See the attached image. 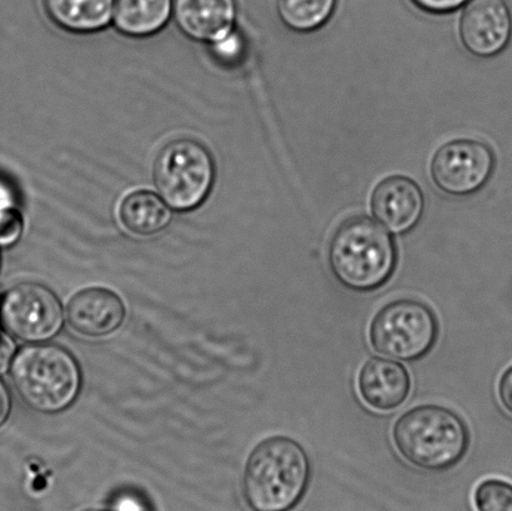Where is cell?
<instances>
[{"label": "cell", "instance_id": "obj_25", "mask_svg": "<svg viewBox=\"0 0 512 511\" xmlns=\"http://www.w3.org/2000/svg\"><path fill=\"white\" fill-rule=\"evenodd\" d=\"M115 511H147L142 504L133 498H125L117 504Z\"/></svg>", "mask_w": 512, "mask_h": 511}, {"label": "cell", "instance_id": "obj_4", "mask_svg": "<svg viewBox=\"0 0 512 511\" xmlns=\"http://www.w3.org/2000/svg\"><path fill=\"white\" fill-rule=\"evenodd\" d=\"M10 374L20 397L40 413L54 414L67 409L77 399L82 385L73 355L52 344L20 350Z\"/></svg>", "mask_w": 512, "mask_h": 511}, {"label": "cell", "instance_id": "obj_16", "mask_svg": "<svg viewBox=\"0 0 512 511\" xmlns=\"http://www.w3.org/2000/svg\"><path fill=\"white\" fill-rule=\"evenodd\" d=\"M120 222L130 233L153 235L168 227L172 213L162 198L148 190L127 195L119 208Z\"/></svg>", "mask_w": 512, "mask_h": 511}, {"label": "cell", "instance_id": "obj_11", "mask_svg": "<svg viewBox=\"0 0 512 511\" xmlns=\"http://www.w3.org/2000/svg\"><path fill=\"white\" fill-rule=\"evenodd\" d=\"M175 24L195 42L217 43L234 30L235 0H174Z\"/></svg>", "mask_w": 512, "mask_h": 511}, {"label": "cell", "instance_id": "obj_7", "mask_svg": "<svg viewBox=\"0 0 512 511\" xmlns=\"http://www.w3.org/2000/svg\"><path fill=\"white\" fill-rule=\"evenodd\" d=\"M63 319V308L57 295L44 285H15L4 294L0 303L3 327L24 342H47L62 329Z\"/></svg>", "mask_w": 512, "mask_h": 511}, {"label": "cell", "instance_id": "obj_18", "mask_svg": "<svg viewBox=\"0 0 512 511\" xmlns=\"http://www.w3.org/2000/svg\"><path fill=\"white\" fill-rule=\"evenodd\" d=\"M478 511H512V484L503 479H486L474 493Z\"/></svg>", "mask_w": 512, "mask_h": 511}, {"label": "cell", "instance_id": "obj_17", "mask_svg": "<svg viewBox=\"0 0 512 511\" xmlns=\"http://www.w3.org/2000/svg\"><path fill=\"white\" fill-rule=\"evenodd\" d=\"M281 23L295 33H313L333 17L338 0H276Z\"/></svg>", "mask_w": 512, "mask_h": 511}, {"label": "cell", "instance_id": "obj_19", "mask_svg": "<svg viewBox=\"0 0 512 511\" xmlns=\"http://www.w3.org/2000/svg\"><path fill=\"white\" fill-rule=\"evenodd\" d=\"M22 234V217L7 185L0 183V244H12Z\"/></svg>", "mask_w": 512, "mask_h": 511}, {"label": "cell", "instance_id": "obj_8", "mask_svg": "<svg viewBox=\"0 0 512 511\" xmlns=\"http://www.w3.org/2000/svg\"><path fill=\"white\" fill-rule=\"evenodd\" d=\"M495 164V154L488 144L476 139H454L436 150L430 174L441 192L468 197L485 187Z\"/></svg>", "mask_w": 512, "mask_h": 511}, {"label": "cell", "instance_id": "obj_5", "mask_svg": "<svg viewBox=\"0 0 512 511\" xmlns=\"http://www.w3.org/2000/svg\"><path fill=\"white\" fill-rule=\"evenodd\" d=\"M153 178L160 197L170 208L189 212L200 207L212 193L214 159L197 140L175 139L160 150Z\"/></svg>", "mask_w": 512, "mask_h": 511}, {"label": "cell", "instance_id": "obj_2", "mask_svg": "<svg viewBox=\"0 0 512 511\" xmlns=\"http://www.w3.org/2000/svg\"><path fill=\"white\" fill-rule=\"evenodd\" d=\"M311 464L303 445L271 437L256 445L245 465V498L255 511H288L309 487Z\"/></svg>", "mask_w": 512, "mask_h": 511}, {"label": "cell", "instance_id": "obj_13", "mask_svg": "<svg viewBox=\"0 0 512 511\" xmlns=\"http://www.w3.org/2000/svg\"><path fill=\"white\" fill-rule=\"evenodd\" d=\"M67 318L75 332L100 338L112 334L123 324L125 308L122 299L112 290L89 288L69 300Z\"/></svg>", "mask_w": 512, "mask_h": 511}, {"label": "cell", "instance_id": "obj_14", "mask_svg": "<svg viewBox=\"0 0 512 511\" xmlns=\"http://www.w3.org/2000/svg\"><path fill=\"white\" fill-rule=\"evenodd\" d=\"M45 13L70 33H97L114 17L115 0H42Z\"/></svg>", "mask_w": 512, "mask_h": 511}, {"label": "cell", "instance_id": "obj_12", "mask_svg": "<svg viewBox=\"0 0 512 511\" xmlns=\"http://www.w3.org/2000/svg\"><path fill=\"white\" fill-rule=\"evenodd\" d=\"M361 399L376 412H391L409 398L411 377L403 364L373 357L364 363L358 375Z\"/></svg>", "mask_w": 512, "mask_h": 511}, {"label": "cell", "instance_id": "obj_9", "mask_svg": "<svg viewBox=\"0 0 512 511\" xmlns=\"http://www.w3.org/2000/svg\"><path fill=\"white\" fill-rule=\"evenodd\" d=\"M461 44L476 58H494L509 47L512 10L506 0H469L459 23Z\"/></svg>", "mask_w": 512, "mask_h": 511}, {"label": "cell", "instance_id": "obj_1", "mask_svg": "<svg viewBox=\"0 0 512 511\" xmlns=\"http://www.w3.org/2000/svg\"><path fill=\"white\" fill-rule=\"evenodd\" d=\"M398 258L394 239L368 217L341 223L328 248L331 274L344 288L358 293L383 288L393 278Z\"/></svg>", "mask_w": 512, "mask_h": 511}, {"label": "cell", "instance_id": "obj_20", "mask_svg": "<svg viewBox=\"0 0 512 511\" xmlns=\"http://www.w3.org/2000/svg\"><path fill=\"white\" fill-rule=\"evenodd\" d=\"M242 45V39H240L239 35L233 30L227 37L214 43L213 50L218 59L230 64L240 57Z\"/></svg>", "mask_w": 512, "mask_h": 511}, {"label": "cell", "instance_id": "obj_23", "mask_svg": "<svg viewBox=\"0 0 512 511\" xmlns=\"http://www.w3.org/2000/svg\"><path fill=\"white\" fill-rule=\"evenodd\" d=\"M13 355V344L0 333V372L8 367L9 360Z\"/></svg>", "mask_w": 512, "mask_h": 511}, {"label": "cell", "instance_id": "obj_21", "mask_svg": "<svg viewBox=\"0 0 512 511\" xmlns=\"http://www.w3.org/2000/svg\"><path fill=\"white\" fill-rule=\"evenodd\" d=\"M416 8L430 14H448L464 7L469 0H410Z\"/></svg>", "mask_w": 512, "mask_h": 511}, {"label": "cell", "instance_id": "obj_24", "mask_svg": "<svg viewBox=\"0 0 512 511\" xmlns=\"http://www.w3.org/2000/svg\"><path fill=\"white\" fill-rule=\"evenodd\" d=\"M10 413V398L7 388L0 382V427L7 420Z\"/></svg>", "mask_w": 512, "mask_h": 511}, {"label": "cell", "instance_id": "obj_10", "mask_svg": "<svg viewBox=\"0 0 512 511\" xmlns=\"http://www.w3.org/2000/svg\"><path fill=\"white\" fill-rule=\"evenodd\" d=\"M371 210L391 233H409L423 217L424 195L413 179L394 175L376 185Z\"/></svg>", "mask_w": 512, "mask_h": 511}, {"label": "cell", "instance_id": "obj_6", "mask_svg": "<svg viewBox=\"0 0 512 511\" xmlns=\"http://www.w3.org/2000/svg\"><path fill=\"white\" fill-rule=\"evenodd\" d=\"M439 338V322L428 304L416 299H396L385 304L371 320V347L401 362L423 359Z\"/></svg>", "mask_w": 512, "mask_h": 511}, {"label": "cell", "instance_id": "obj_22", "mask_svg": "<svg viewBox=\"0 0 512 511\" xmlns=\"http://www.w3.org/2000/svg\"><path fill=\"white\" fill-rule=\"evenodd\" d=\"M498 394L501 405L512 415V365L501 375Z\"/></svg>", "mask_w": 512, "mask_h": 511}, {"label": "cell", "instance_id": "obj_15", "mask_svg": "<svg viewBox=\"0 0 512 511\" xmlns=\"http://www.w3.org/2000/svg\"><path fill=\"white\" fill-rule=\"evenodd\" d=\"M174 0H115L114 24L127 37L147 38L169 23Z\"/></svg>", "mask_w": 512, "mask_h": 511}, {"label": "cell", "instance_id": "obj_3", "mask_svg": "<svg viewBox=\"0 0 512 511\" xmlns=\"http://www.w3.org/2000/svg\"><path fill=\"white\" fill-rule=\"evenodd\" d=\"M393 442L401 457L415 468L444 472L468 453L470 432L465 420L454 410L424 404L396 420Z\"/></svg>", "mask_w": 512, "mask_h": 511}]
</instances>
